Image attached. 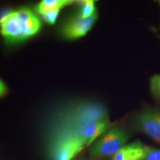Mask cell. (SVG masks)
Segmentation results:
<instances>
[{"mask_svg": "<svg viewBox=\"0 0 160 160\" xmlns=\"http://www.w3.org/2000/svg\"><path fill=\"white\" fill-rule=\"evenodd\" d=\"M8 92V89L7 85L4 83V82L2 81V79H0V98L5 97Z\"/></svg>", "mask_w": 160, "mask_h": 160, "instance_id": "obj_13", "label": "cell"}, {"mask_svg": "<svg viewBox=\"0 0 160 160\" xmlns=\"http://www.w3.org/2000/svg\"><path fill=\"white\" fill-rule=\"evenodd\" d=\"M97 13L95 2L92 0L79 2V8L77 14L82 19H88Z\"/></svg>", "mask_w": 160, "mask_h": 160, "instance_id": "obj_10", "label": "cell"}, {"mask_svg": "<svg viewBox=\"0 0 160 160\" xmlns=\"http://www.w3.org/2000/svg\"><path fill=\"white\" fill-rule=\"evenodd\" d=\"M98 18L97 13L88 19H82L77 14L69 17L60 28V33L65 39H77L88 33Z\"/></svg>", "mask_w": 160, "mask_h": 160, "instance_id": "obj_5", "label": "cell"}, {"mask_svg": "<svg viewBox=\"0 0 160 160\" xmlns=\"http://www.w3.org/2000/svg\"><path fill=\"white\" fill-rule=\"evenodd\" d=\"M106 120L107 110L101 104L93 102L73 104L55 116L49 128V142L66 137L79 138L85 126Z\"/></svg>", "mask_w": 160, "mask_h": 160, "instance_id": "obj_1", "label": "cell"}, {"mask_svg": "<svg viewBox=\"0 0 160 160\" xmlns=\"http://www.w3.org/2000/svg\"><path fill=\"white\" fill-rule=\"evenodd\" d=\"M77 160H84V159H77Z\"/></svg>", "mask_w": 160, "mask_h": 160, "instance_id": "obj_14", "label": "cell"}, {"mask_svg": "<svg viewBox=\"0 0 160 160\" xmlns=\"http://www.w3.org/2000/svg\"><path fill=\"white\" fill-rule=\"evenodd\" d=\"M73 2L68 0H43L38 4L36 11L45 22L53 25L57 21L60 11Z\"/></svg>", "mask_w": 160, "mask_h": 160, "instance_id": "obj_7", "label": "cell"}, {"mask_svg": "<svg viewBox=\"0 0 160 160\" xmlns=\"http://www.w3.org/2000/svg\"><path fill=\"white\" fill-rule=\"evenodd\" d=\"M86 147L79 138L66 137L50 142L51 160H72Z\"/></svg>", "mask_w": 160, "mask_h": 160, "instance_id": "obj_4", "label": "cell"}, {"mask_svg": "<svg viewBox=\"0 0 160 160\" xmlns=\"http://www.w3.org/2000/svg\"><path fill=\"white\" fill-rule=\"evenodd\" d=\"M151 91L156 97L160 98V75H154L150 81Z\"/></svg>", "mask_w": 160, "mask_h": 160, "instance_id": "obj_11", "label": "cell"}, {"mask_svg": "<svg viewBox=\"0 0 160 160\" xmlns=\"http://www.w3.org/2000/svg\"><path fill=\"white\" fill-rule=\"evenodd\" d=\"M145 160H160V150L150 148Z\"/></svg>", "mask_w": 160, "mask_h": 160, "instance_id": "obj_12", "label": "cell"}, {"mask_svg": "<svg viewBox=\"0 0 160 160\" xmlns=\"http://www.w3.org/2000/svg\"><path fill=\"white\" fill-rule=\"evenodd\" d=\"M135 128L160 142V110L146 109L136 116Z\"/></svg>", "mask_w": 160, "mask_h": 160, "instance_id": "obj_6", "label": "cell"}, {"mask_svg": "<svg viewBox=\"0 0 160 160\" xmlns=\"http://www.w3.org/2000/svg\"><path fill=\"white\" fill-rule=\"evenodd\" d=\"M38 16L28 8H22L0 17V34L8 45H13L35 36L41 29Z\"/></svg>", "mask_w": 160, "mask_h": 160, "instance_id": "obj_2", "label": "cell"}, {"mask_svg": "<svg viewBox=\"0 0 160 160\" xmlns=\"http://www.w3.org/2000/svg\"><path fill=\"white\" fill-rule=\"evenodd\" d=\"M128 136L121 128L110 129L98 140L92 148L91 153L93 157H105L114 156L125 146Z\"/></svg>", "mask_w": 160, "mask_h": 160, "instance_id": "obj_3", "label": "cell"}, {"mask_svg": "<svg viewBox=\"0 0 160 160\" xmlns=\"http://www.w3.org/2000/svg\"><path fill=\"white\" fill-rule=\"evenodd\" d=\"M149 149L140 142H134L124 146L113 156V160H145Z\"/></svg>", "mask_w": 160, "mask_h": 160, "instance_id": "obj_8", "label": "cell"}, {"mask_svg": "<svg viewBox=\"0 0 160 160\" xmlns=\"http://www.w3.org/2000/svg\"><path fill=\"white\" fill-rule=\"evenodd\" d=\"M110 125L111 124L108 120L90 124L83 128L80 132L79 135V139L83 142L86 147L89 146L93 143V142H94V140L107 131Z\"/></svg>", "mask_w": 160, "mask_h": 160, "instance_id": "obj_9", "label": "cell"}]
</instances>
